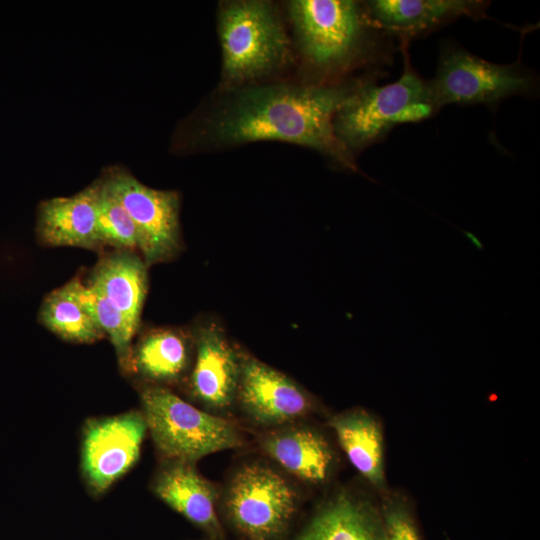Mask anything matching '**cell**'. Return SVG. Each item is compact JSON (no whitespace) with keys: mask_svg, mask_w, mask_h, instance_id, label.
<instances>
[{"mask_svg":"<svg viewBox=\"0 0 540 540\" xmlns=\"http://www.w3.org/2000/svg\"><path fill=\"white\" fill-rule=\"evenodd\" d=\"M262 449L288 473L310 483L325 481L333 453L325 438L302 426L284 427L261 439Z\"/></svg>","mask_w":540,"mask_h":540,"instance_id":"15","label":"cell"},{"mask_svg":"<svg viewBox=\"0 0 540 540\" xmlns=\"http://www.w3.org/2000/svg\"><path fill=\"white\" fill-rule=\"evenodd\" d=\"M429 86L437 113L449 104L494 107L511 96H531L538 81L519 61L496 64L448 42L441 48L437 71Z\"/></svg>","mask_w":540,"mask_h":540,"instance_id":"6","label":"cell"},{"mask_svg":"<svg viewBox=\"0 0 540 540\" xmlns=\"http://www.w3.org/2000/svg\"><path fill=\"white\" fill-rule=\"evenodd\" d=\"M40 319L52 332L74 342H94L104 332L65 286L51 292L44 300Z\"/></svg>","mask_w":540,"mask_h":540,"instance_id":"21","label":"cell"},{"mask_svg":"<svg viewBox=\"0 0 540 540\" xmlns=\"http://www.w3.org/2000/svg\"><path fill=\"white\" fill-rule=\"evenodd\" d=\"M147 430L142 412L93 419L84 429L82 467L96 493L107 490L138 460Z\"/></svg>","mask_w":540,"mask_h":540,"instance_id":"9","label":"cell"},{"mask_svg":"<svg viewBox=\"0 0 540 540\" xmlns=\"http://www.w3.org/2000/svg\"><path fill=\"white\" fill-rule=\"evenodd\" d=\"M89 285L99 291L136 331L147 290L145 264L130 253H116L101 259Z\"/></svg>","mask_w":540,"mask_h":540,"instance_id":"16","label":"cell"},{"mask_svg":"<svg viewBox=\"0 0 540 540\" xmlns=\"http://www.w3.org/2000/svg\"><path fill=\"white\" fill-rule=\"evenodd\" d=\"M96 198L97 181L72 196L42 202L37 218L41 239L52 246L94 248L100 245Z\"/></svg>","mask_w":540,"mask_h":540,"instance_id":"12","label":"cell"},{"mask_svg":"<svg viewBox=\"0 0 540 540\" xmlns=\"http://www.w3.org/2000/svg\"><path fill=\"white\" fill-rule=\"evenodd\" d=\"M188 359L184 338L172 330L148 334L138 345L133 361L140 373L154 380H172L185 369Z\"/></svg>","mask_w":540,"mask_h":540,"instance_id":"19","label":"cell"},{"mask_svg":"<svg viewBox=\"0 0 540 540\" xmlns=\"http://www.w3.org/2000/svg\"><path fill=\"white\" fill-rule=\"evenodd\" d=\"M288 11L300 53L320 84L345 82L341 76L362 66L383 70L392 60L394 38L375 25L365 3L295 0Z\"/></svg>","mask_w":540,"mask_h":540,"instance_id":"2","label":"cell"},{"mask_svg":"<svg viewBox=\"0 0 540 540\" xmlns=\"http://www.w3.org/2000/svg\"><path fill=\"white\" fill-rule=\"evenodd\" d=\"M329 425L354 468L372 485L382 488L383 438L378 423L365 411L354 410L334 416Z\"/></svg>","mask_w":540,"mask_h":540,"instance_id":"18","label":"cell"},{"mask_svg":"<svg viewBox=\"0 0 540 540\" xmlns=\"http://www.w3.org/2000/svg\"><path fill=\"white\" fill-rule=\"evenodd\" d=\"M400 50L404 59L401 76L386 85L365 82L334 117L335 136L353 157L382 141L397 125L436 114L429 81L412 66L407 41H400Z\"/></svg>","mask_w":540,"mask_h":540,"instance_id":"3","label":"cell"},{"mask_svg":"<svg viewBox=\"0 0 540 540\" xmlns=\"http://www.w3.org/2000/svg\"><path fill=\"white\" fill-rule=\"evenodd\" d=\"M155 494L172 509L212 535L220 533L216 491L193 463L171 461L157 476Z\"/></svg>","mask_w":540,"mask_h":540,"instance_id":"14","label":"cell"},{"mask_svg":"<svg viewBox=\"0 0 540 540\" xmlns=\"http://www.w3.org/2000/svg\"><path fill=\"white\" fill-rule=\"evenodd\" d=\"M247 414L262 425H283L311 409L309 396L291 379L254 358L240 367L238 389Z\"/></svg>","mask_w":540,"mask_h":540,"instance_id":"10","label":"cell"},{"mask_svg":"<svg viewBox=\"0 0 540 540\" xmlns=\"http://www.w3.org/2000/svg\"><path fill=\"white\" fill-rule=\"evenodd\" d=\"M97 231L101 244H110L117 248L138 247L135 225L102 179L97 180Z\"/></svg>","mask_w":540,"mask_h":540,"instance_id":"22","label":"cell"},{"mask_svg":"<svg viewBox=\"0 0 540 540\" xmlns=\"http://www.w3.org/2000/svg\"><path fill=\"white\" fill-rule=\"evenodd\" d=\"M222 84L233 90L283 68L290 43L274 6L267 1L223 3L218 14Z\"/></svg>","mask_w":540,"mask_h":540,"instance_id":"4","label":"cell"},{"mask_svg":"<svg viewBox=\"0 0 540 540\" xmlns=\"http://www.w3.org/2000/svg\"><path fill=\"white\" fill-rule=\"evenodd\" d=\"M240 367L224 335L215 328L204 330L199 337L191 376L194 396L211 408H227L238 389Z\"/></svg>","mask_w":540,"mask_h":540,"instance_id":"13","label":"cell"},{"mask_svg":"<svg viewBox=\"0 0 540 540\" xmlns=\"http://www.w3.org/2000/svg\"><path fill=\"white\" fill-rule=\"evenodd\" d=\"M64 286L89 313L104 334H108L120 365L127 369L131 364V341L136 331L125 317L90 285L85 286L78 278H74Z\"/></svg>","mask_w":540,"mask_h":540,"instance_id":"20","label":"cell"},{"mask_svg":"<svg viewBox=\"0 0 540 540\" xmlns=\"http://www.w3.org/2000/svg\"><path fill=\"white\" fill-rule=\"evenodd\" d=\"M375 25L399 41L424 36L461 17L488 18L481 0H372L365 2Z\"/></svg>","mask_w":540,"mask_h":540,"instance_id":"11","label":"cell"},{"mask_svg":"<svg viewBox=\"0 0 540 540\" xmlns=\"http://www.w3.org/2000/svg\"><path fill=\"white\" fill-rule=\"evenodd\" d=\"M141 402L147 429L170 461L193 463L241 444L239 431L230 421L194 407L166 388H145Z\"/></svg>","mask_w":540,"mask_h":540,"instance_id":"5","label":"cell"},{"mask_svg":"<svg viewBox=\"0 0 540 540\" xmlns=\"http://www.w3.org/2000/svg\"><path fill=\"white\" fill-rule=\"evenodd\" d=\"M102 181L131 217L146 264L172 255L179 244V197L141 183L124 169L109 170Z\"/></svg>","mask_w":540,"mask_h":540,"instance_id":"8","label":"cell"},{"mask_svg":"<svg viewBox=\"0 0 540 540\" xmlns=\"http://www.w3.org/2000/svg\"><path fill=\"white\" fill-rule=\"evenodd\" d=\"M226 507L232 523L249 540H276L296 511L297 494L282 475L254 463L234 476Z\"/></svg>","mask_w":540,"mask_h":540,"instance_id":"7","label":"cell"},{"mask_svg":"<svg viewBox=\"0 0 540 540\" xmlns=\"http://www.w3.org/2000/svg\"><path fill=\"white\" fill-rule=\"evenodd\" d=\"M358 78L333 84L243 86L205 120L206 140L219 146L256 141H283L305 146L345 169L358 171L354 157L335 136L336 113L367 81Z\"/></svg>","mask_w":540,"mask_h":540,"instance_id":"1","label":"cell"},{"mask_svg":"<svg viewBox=\"0 0 540 540\" xmlns=\"http://www.w3.org/2000/svg\"><path fill=\"white\" fill-rule=\"evenodd\" d=\"M382 540H421L415 518L400 497H389L380 512Z\"/></svg>","mask_w":540,"mask_h":540,"instance_id":"23","label":"cell"},{"mask_svg":"<svg viewBox=\"0 0 540 540\" xmlns=\"http://www.w3.org/2000/svg\"><path fill=\"white\" fill-rule=\"evenodd\" d=\"M297 540H382L380 513L341 493L320 509Z\"/></svg>","mask_w":540,"mask_h":540,"instance_id":"17","label":"cell"}]
</instances>
